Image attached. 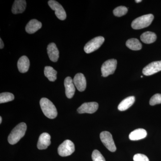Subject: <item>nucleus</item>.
I'll use <instances>...</instances> for the list:
<instances>
[{
    "label": "nucleus",
    "instance_id": "nucleus-1",
    "mask_svg": "<svg viewBox=\"0 0 161 161\" xmlns=\"http://www.w3.org/2000/svg\"><path fill=\"white\" fill-rule=\"evenodd\" d=\"M26 129L27 127L25 123H21L17 125L12 130L8 136V140L9 143L14 145L18 143L25 135Z\"/></svg>",
    "mask_w": 161,
    "mask_h": 161
},
{
    "label": "nucleus",
    "instance_id": "nucleus-2",
    "mask_svg": "<svg viewBox=\"0 0 161 161\" xmlns=\"http://www.w3.org/2000/svg\"><path fill=\"white\" fill-rule=\"evenodd\" d=\"M40 105L44 115L49 119H54L58 115L57 108L53 103L46 98H41Z\"/></svg>",
    "mask_w": 161,
    "mask_h": 161
},
{
    "label": "nucleus",
    "instance_id": "nucleus-3",
    "mask_svg": "<svg viewBox=\"0 0 161 161\" xmlns=\"http://www.w3.org/2000/svg\"><path fill=\"white\" fill-rule=\"evenodd\" d=\"M154 19L152 14L144 15L132 21L131 26L133 29L139 30L148 27L152 23Z\"/></svg>",
    "mask_w": 161,
    "mask_h": 161
},
{
    "label": "nucleus",
    "instance_id": "nucleus-4",
    "mask_svg": "<svg viewBox=\"0 0 161 161\" xmlns=\"http://www.w3.org/2000/svg\"><path fill=\"white\" fill-rule=\"evenodd\" d=\"M75 151V145L69 140L64 141L58 148V154L61 157L68 156L72 154Z\"/></svg>",
    "mask_w": 161,
    "mask_h": 161
},
{
    "label": "nucleus",
    "instance_id": "nucleus-5",
    "mask_svg": "<svg viewBox=\"0 0 161 161\" xmlns=\"http://www.w3.org/2000/svg\"><path fill=\"white\" fill-rule=\"evenodd\" d=\"M105 39L103 37L98 36L90 40L86 44L84 50L86 53H91L92 52L98 49L104 42Z\"/></svg>",
    "mask_w": 161,
    "mask_h": 161
},
{
    "label": "nucleus",
    "instance_id": "nucleus-6",
    "mask_svg": "<svg viewBox=\"0 0 161 161\" xmlns=\"http://www.w3.org/2000/svg\"><path fill=\"white\" fill-rule=\"evenodd\" d=\"M117 60L114 59L106 61L102 65V76L107 77L114 74L117 67Z\"/></svg>",
    "mask_w": 161,
    "mask_h": 161
},
{
    "label": "nucleus",
    "instance_id": "nucleus-7",
    "mask_svg": "<svg viewBox=\"0 0 161 161\" xmlns=\"http://www.w3.org/2000/svg\"><path fill=\"white\" fill-rule=\"evenodd\" d=\"M100 138L103 143L111 152H115L116 150L115 143L111 133L108 131H103L100 134Z\"/></svg>",
    "mask_w": 161,
    "mask_h": 161
},
{
    "label": "nucleus",
    "instance_id": "nucleus-8",
    "mask_svg": "<svg viewBox=\"0 0 161 161\" xmlns=\"http://www.w3.org/2000/svg\"><path fill=\"white\" fill-rule=\"evenodd\" d=\"M49 7L55 11V14L58 19L60 20H64L66 18V13L63 6L54 0H50L48 2Z\"/></svg>",
    "mask_w": 161,
    "mask_h": 161
},
{
    "label": "nucleus",
    "instance_id": "nucleus-9",
    "mask_svg": "<svg viewBox=\"0 0 161 161\" xmlns=\"http://www.w3.org/2000/svg\"><path fill=\"white\" fill-rule=\"evenodd\" d=\"M161 71V60L154 61L145 67L142 70L144 75L150 76Z\"/></svg>",
    "mask_w": 161,
    "mask_h": 161
},
{
    "label": "nucleus",
    "instance_id": "nucleus-10",
    "mask_svg": "<svg viewBox=\"0 0 161 161\" xmlns=\"http://www.w3.org/2000/svg\"><path fill=\"white\" fill-rule=\"evenodd\" d=\"M98 108V104L96 102L85 103L82 104L78 109V112L80 114L89 113L92 114L97 111Z\"/></svg>",
    "mask_w": 161,
    "mask_h": 161
},
{
    "label": "nucleus",
    "instance_id": "nucleus-11",
    "mask_svg": "<svg viewBox=\"0 0 161 161\" xmlns=\"http://www.w3.org/2000/svg\"><path fill=\"white\" fill-rule=\"evenodd\" d=\"M73 82L79 92H82L86 90V79L83 74L78 73L76 75L73 79Z\"/></svg>",
    "mask_w": 161,
    "mask_h": 161
},
{
    "label": "nucleus",
    "instance_id": "nucleus-12",
    "mask_svg": "<svg viewBox=\"0 0 161 161\" xmlns=\"http://www.w3.org/2000/svg\"><path fill=\"white\" fill-rule=\"evenodd\" d=\"M64 86L67 97L69 98H73L75 95V88L73 80L71 77H68L65 78L64 80Z\"/></svg>",
    "mask_w": 161,
    "mask_h": 161
},
{
    "label": "nucleus",
    "instance_id": "nucleus-13",
    "mask_svg": "<svg viewBox=\"0 0 161 161\" xmlns=\"http://www.w3.org/2000/svg\"><path fill=\"white\" fill-rule=\"evenodd\" d=\"M50 144L51 136L48 133L44 132L40 135L37 143V148L39 150H45Z\"/></svg>",
    "mask_w": 161,
    "mask_h": 161
},
{
    "label": "nucleus",
    "instance_id": "nucleus-14",
    "mask_svg": "<svg viewBox=\"0 0 161 161\" xmlns=\"http://www.w3.org/2000/svg\"><path fill=\"white\" fill-rule=\"evenodd\" d=\"M47 52L50 60L54 62L58 61L59 58V51L55 43H51L48 44Z\"/></svg>",
    "mask_w": 161,
    "mask_h": 161
},
{
    "label": "nucleus",
    "instance_id": "nucleus-15",
    "mask_svg": "<svg viewBox=\"0 0 161 161\" xmlns=\"http://www.w3.org/2000/svg\"><path fill=\"white\" fill-rule=\"evenodd\" d=\"M42 24L41 22L36 19L30 20L26 25V32L32 34L34 33L42 27Z\"/></svg>",
    "mask_w": 161,
    "mask_h": 161
},
{
    "label": "nucleus",
    "instance_id": "nucleus-16",
    "mask_svg": "<svg viewBox=\"0 0 161 161\" xmlns=\"http://www.w3.org/2000/svg\"><path fill=\"white\" fill-rule=\"evenodd\" d=\"M26 6L25 0H15L12 7V12L14 14H21L25 11Z\"/></svg>",
    "mask_w": 161,
    "mask_h": 161
},
{
    "label": "nucleus",
    "instance_id": "nucleus-17",
    "mask_svg": "<svg viewBox=\"0 0 161 161\" xmlns=\"http://www.w3.org/2000/svg\"><path fill=\"white\" fill-rule=\"evenodd\" d=\"M30 64L28 58L26 56H22L18 61L17 66L19 71L21 73H26L29 70Z\"/></svg>",
    "mask_w": 161,
    "mask_h": 161
},
{
    "label": "nucleus",
    "instance_id": "nucleus-18",
    "mask_svg": "<svg viewBox=\"0 0 161 161\" xmlns=\"http://www.w3.org/2000/svg\"><path fill=\"white\" fill-rule=\"evenodd\" d=\"M147 136L146 130L138 129L134 130L130 133L129 138L132 141H137L145 138Z\"/></svg>",
    "mask_w": 161,
    "mask_h": 161
},
{
    "label": "nucleus",
    "instance_id": "nucleus-19",
    "mask_svg": "<svg viewBox=\"0 0 161 161\" xmlns=\"http://www.w3.org/2000/svg\"><path fill=\"white\" fill-rule=\"evenodd\" d=\"M135 98L134 96H130L124 99L121 102L118 107L119 110L120 111H125L132 106L135 102Z\"/></svg>",
    "mask_w": 161,
    "mask_h": 161
},
{
    "label": "nucleus",
    "instance_id": "nucleus-20",
    "mask_svg": "<svg viewBox=\"0 0 161 161\" xmlns=\"http://www.w3.org/2000/svg\"><path fill=\"white\" fill-rule=\"evenodd\" d=\"M157 39V36L154 33L151 31L144 32L141 36V40L143 43L150 44L155 42Z\"/></svg>",
    "mask_w": 161,
    "mask_h": 161
},
{
    "label": "nucleus",
    "instance_id": "nucleus-21",
    "mask_svg": "<svg viewBox=\"0 0 161 161\" xmlns=\"http://www.w3.org/2000/svg\"><path fill=\"white\" fill-rule=\"evenodd\" d=\"M126 45L128 48L132 50H139L142 48V43L138 40L135 38H132L127 40Z\"/></svg>",
    "mask_w": 161,
    "mask_h": 161
},
{
    "label": "nucleus",
    "instance_id": "nucleus-22",
    "mask_svg": "<svg viewBox=\"0 0 161 161\" xmlns=\"http://www.w3.org/2000/svg\"><path fill=\"white\" fill-rule=\"evenodd\" d=\"M44 74L50 81H54L57 79V71L51 66L45 67Z\"/></svg>",
    "mask_w": 161,
    "mask_h": 161
},
{
    "label": "nucleus",
    "instance_id": "nucleus-23",
    "mask_svg": "<svg viewBox=\"0 0 161 161\" xmlns=\"http://www.w3.org/2000/svg\"><path fill=\"white\" fill-rule=\"evenodd\" d=\"M13 94L9 92H4L0 94V103L9 102L14 99Z\"/></svg>",
    "mask_w": 161,
    "mask_h": 161
},
{
    "label": "nucleus",
    "instance_id": "nucleus-24",
    "mask_svg": "<svg viewBox=\"0 0 161 161\" xmlns=\"http://www.w3.org/2000/svg\"><path fill=\"white\" fill-rule=\"evenodd\" d=\"M128 9L127 7L124 6H120L115 8L113 10V14L115 16L121 17L126 14Z\"/></svg>",
    "mask_w": 161,
    "mask_h": 161
},
{
    "label": "nucleus",
    "instance_id": "nucleus-25",
    "mask_svg": "<svg viewBox=\"0 0 161 161\" xmlns=\"http://www.w3.org/2000/svg\"><path fill=\"white\" fill-rule=\"evenodd\" d=\"M92 158L93 161H106L102 154L98 150H94L92 153Z\"/></svg>",
    "mask_w": 161,
    "mask_h": 161
},
{
    "label": "nucleus",
    "instance_id": "nucleus-26",
    "mask_svg": "<svg viewBox=\"0 0 161 161\" xmlns=\"http://www.w3.org/2000/svg\"><path fill=\"white\" fill-rule=\"evenodd\" d=\"M161 103V94H156L151 97L150 101V105L154 106Z\"/></svg>",
    "mask_w": 161,
    "mask_h": 161
},
{
    "label": "nucleus",
    "instance_id": "nucleus-27",
    "mask_svg": "<svg viewBox=\"0 0 161 161\" xmlns=\"http://www.w3.org/2000/svg\"><path fill=\"white\" fill-rule=\"evenodd\" d=\"M134 161H150L147 156L141 153H137L133 157Z\"/></svg>",
    "mask_w": 161,
    "mask_h": 161
},
{
    "label": "nucleus",
    "instance_id": "nucleus-28",
    "mask_svg": "<svg viewBox=\"0 0 161 161\" xmlns=\"http://www.w3.org/2000/svg\"><path fill=\"white\" fill-rule=\"evenodd\" d=\"M0 43H1V45H0V48H1V49H3L4 47V43H3L2 39H0Z\"/></svg>",
    "mask_w": 161,
    "mask_h": 161
},
{
    "label": "nucleus",
    "instance_id": "nucleus-29",
    "mask_svg": "<svg viewBox=\"0 0 161 161\" xmlns=\"http://www.w3.org/2000/svg\"><path fill=\"white\" fill-rule=\"evenodd\" d=\"M142 0H136L135 2L136 3H140V2H142Z\"/></svg>",
    "mask_w": 161,
    "mask_h": 161
},
{
    "label": "nucleus",
    "instance_id": "nucleus-30",
    "mask_svg": "<svg viewBox=\"0 0 161 161\" xmlns=\"http://www.w3.org/2000/svg\"><path fill=\"white\" fill-rule=\"evenodd\" d=\"M2 117H0V124L2 123Z\"/></svg>",
    "mask_w": 161,
    "mask_h": 161
},
{
    "label": "nucleus",
    "instance_id": "nucleus-31",
    "mask_svg": "<svg viewBox=\"0 0 161 161\" xmlns=\"http://www.w3.org/2000/svg\"><path fill=\"white\" fill-rule=\"evenodd\" d=\"M141 78H143V76H141Z\"/></svg>",
    "mask_w": 161,
    "mask_h": 161
}]
</instances>
